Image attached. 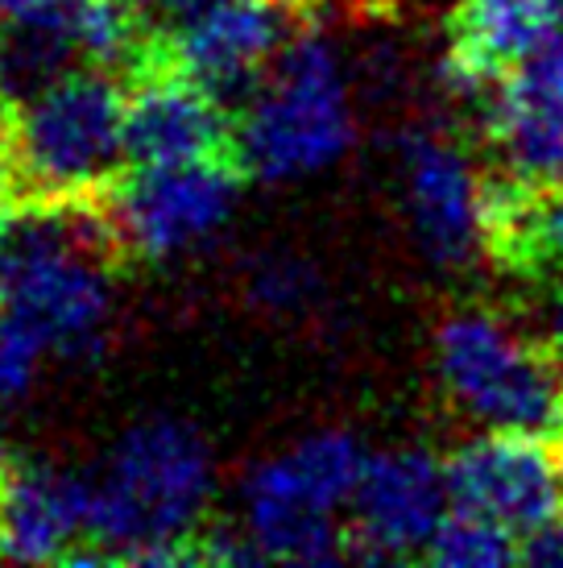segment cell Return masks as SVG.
I'll return each mask as SVG.
<instances>
[{"label": "cell", "instance_id": "6da1fadb", "mask_svg": "<svg viewBox=\"0 0 563 568\" xmlns=\"http://www.w3.org/2000/svg\"><path fill=\"white\" fill-rule=\"evenodd\" d=\"M212 503L204 436L178 419H145L92 477L88 536L63 565H204L199 523Z\"/></svg>", "mask_w": 563, "mask_h": 568}, {"label": "cell", "instance_id": "7a4b0ae2", "mask_svg": "<svg viewBox=\"0 0 563 568\" xmlns=\"http://www.w3.org/2000/svg\"><path fill=\"white\" fill-rule=\"evenodd\" d=\"M129 83L100 67H79L9 109L4 154L17 207L92 200L121 179Z\"/></svg>", "mask_w": 563, "mask_h": 568}, {"label": "cell", "instance_id": "3957f363", "mask_svg": "<svg viewBox=\"0 0 563 568\" xmlns=\"http://www.w3.org/2000/svg\"><path fill=\"white\" fill-rule=\"evenodd\" d=\"M352 133V95L336 50L324 38H295L236 112V162L266 183L307 179L340 159Z\"/></svg>", "mask_w": 563, "mask_h": 568}, {"label": "cell", "instance_id": "277c9868", "mask_svg": "<svg viewBox=\"0 0 563 568\" xmlns=\"http://www.w3.org/2000/svg\"><path fill=\"white\" fill-rule=\"evenodd\" d=\"M436 345L439 378L472 419L563 436V374L551 345L485 307L443 320Z\"/></svg>", "mask_w": 563, "mask_h": 568}, {"label": "cell", "instance_id": "5b68a950", "mask_svg": "<svg viewBox=\"0 0 563 568\" xmlns=\"http://www.w3.org/2000/svg\"><path fill=\"white\" fill-rule=\"evenodd\" d=\"M240 162L207 159L178 166H129L104 191L112 233L125 257L162 262L204 245L233 216L240 191Z\"/></svg>", "mask_w": 563, "mask_h": 568}, {"label": "cell", "instance_id": "8992f818", "mask_svg": "<svg viewBox=\"0 0 563 568\" xmlns=\"http://www.w3.org/2000/svg\"><path fill=\"white\" fill-rule=\"evenodd\" d=\"M452 510L514 531L522 544L563 515V440L547 432L493 427L443 460Z\"/></svg>", "mask_w": 563, "mask_h": 568}, {"label": "cell", "instance_id": "52a82bcc", "mask_svg": "<svg viewBox=\"0 0 563 568\" xmlns=\"http://www.w3.org/2000/svg\"><path fill=\"white\" fill-rule=\"evenodd\" d=\"M448 469L431 453L402 448L369 457L352 494L348 560H402L427 556L439 523L448 519Z\"/></svg>", "mask_w": 563, "mask_h": 568}, {"label": "cell", "instance_id": "ba28073f", "mask_svg": "<svg viewBox=\"0 0 563 568\" xmlns=\"http://www.w3.org/2000/svg\"><path fill=\"white\" fill-rule=\"evenodd\" d=\"M125 159L129 166L236 162V116H228V104L219 95L171 63L145 67L129 80Z\"/></svg>", "mask_w": 563, "mask_h": 568}, {"label": "cell", "instance_id": "9c48e42d", "mask_svg": "<svg viewBox=\"0 0 563 568\" xmlns=\"http://www.w3.org/2000/svg\"><path fill=\"white\" fill-rule=\"evenodd\" d=\"M282 21L266 0H212L207 9L191 13L162 33V59L204 83L224 104H245L274 63L282 42Z\"/></svg>", "mask_w": 563, "mask_h": 568}, {"label": "cell", "instance_id": "30bf717a", "mask_svg": "<svg viewBox=\"0 0 563 568\" xmlns=\"http://www.w3.org/2000/svg\"><path fill=\"white\" fill-rule=\"evenodd\" d=\"M485 95L498 171L539 187L563 183V38L514 63Z\"/></svg>", "mask_w": 563, "mask_h": 568}, {"label": "cell", "instance_id": "8fae6325", "mask_svg": "<svg viewBox=\"0 0 563 568\" xmlns=\"http://www.w3.org/2000/svg\"><path fill=\"white\" fill-rule=\"evenodd\" d=\"M555 38H563V0H455L443 80L460 95H485L510 67Z\"/></svg>", "mask_w": 563, "mask_h": 568}, {"label": "cell", "instance_id": "7c38bea8", "mask_svg": "<svg viewBox=\"0 0 563 568\" xmlns=\"http://www.w3.org/2000/svg\"><path fill=\"white\" fill-rule=\"evenodd\" d=\"M407 207L422 250L436 266H464L481 250V174L436 133L402 145Z\"/></svg>", "mask_w": 563, "mask_h": 568}, {"label": "cell", "instance_id": "4fadbf2b", "mask_svg": "<svg viewBox=\"0 0 563 568\" xmlns=\"http://www.w3.org/2000/svg\"><path fill=\"white\" fill-rule=\"evenodd\" d=\"M92 477L54 469H0V560L63 565L88 536Z\"/></svg>", "mask_w": 563, "mask_h": 568}, {"label": "cell", "instance_id": "5bb4252c", "mask_svg": "<svg viewBox=\"0 0 563 568\" xmlns=\"http://www.w3.org/2000/svg\"><path fill=\"white\" fill-rule=\"evenodd\" d=\"M365 465L369 453L348 432H315L282 457L253 465L245 477V498H274L336 515L345 503H352Z\"/></svg>", "mask_w": 563, "mask_h": 568}, {"label": "cell", "instance_id": "9a60e30c", "mask_svg": "<svg viewBox=\"0 0 563 568\" xmlns=\"http://www.w3.org/2000/svg\"><path fill=\"white\" fill-rule=\"evenodd\" d=\"M427 560L443 568H501L510 560H522V539L498 523L481 519V515L452 510L439 523L436 539L427 548Z\"/></svg>", "mask_w": 563, "mask_h": 568}, {"label": "cell", "instance_id": "2e32d148", "mask_svg": "<svg viewBox=\"0 0 563 568\" xmlns=\"http://www.w3.org/2000/svg\"><path fill=\"white\" fill-rule=\"evenodd\" d=\"M245 286H249V300L266 312H298L303 303L311 300L315 291V274L295 257H282V253H266L257 257L245 274Z\"/></svg>", "mask_w": 563, "mask_h": 568}, {"label": "cell", "instance_id": "e0dca14e", "mask_svg": "<svg viewBox=\"0 0 563 568\" xmlns=\"http://www.w3.org/2000/svg\"><path fill=\"white\" fill-rule=\"evenodd\" d=\"M47 353H50L47 341L30 324H21L13 312L0 307V403H13V398H21L30 390L38 362Z\"/></svg>", "mask_w": 563, "mask_h": 568}, {"label": "cell", "instance_id": "ac0fdd59", "mask_svg": "<svg viewBox=\"0 0 563 568\" xmlns=\"http://www.w3.org/2000/svg\"><path fill=\"white\" fill-rule=\"evenodd\" d=\"M522 560H526V565L563 568V515L555 523H547L543 531H534V536L522 544Z\"/></svg>", "mask_w": 563, "mask_h": 568}, {"label": "cell", "instance_id": "d6986e66", "mask_svg": "<svg viewBox=\"0 0 563 568\" xmlns=\"http://www.w3.org/2000/svg\"><path fill=\"white\" fill-rule=\"evenodd\" d=\"M266 4H274L278 13H286L290 21H295V17H315L328 0H266Z\"/></svg>", "mask_w": 563, "mask_h": 568}, {"label": "cell", "instance_id": "ffe728a7", "mask_svg": "<svg viewBox=\"0 0 563 568\" xmlns=\"http://www.w3.org/2000/svg\"><path fill=\"white\" fill-rule=\"evenodd\" d=\"M547 345H551V353H555V362H560V374H563V300L555 303V316H551Z\"/></svg>", "mask_w": 563, "mask_h": 568}, {"label": "cell", "instance_id": "44dd1931", "mask_svg": "<svg viewBox=\"0 0 563 568\" xmlns=\"http://www.w3.org/2000/svg\"><path fill=\"white\" fill-rule=\"evenodd\" d=\"M9 300V245H4V229H0V307Z\"/></svg>", "mask_w": 563, "mask_h": 568}, {"label": "cell", "instance_id": "7402d4cb", "mask_svg": "<svg viewBox=\"0 0 563 568\" xmlns=\"http://www.w3.org/2000/svg\"><path fill=\"white\" fill-rule=\"evenodd\" d=\"M560 440H563V436H560Z\"/></svg>", "mask_w": 563, "mask_h": 568}]
</instances>
